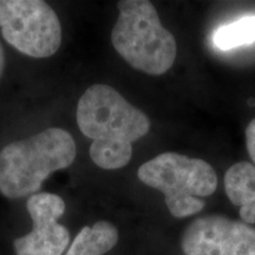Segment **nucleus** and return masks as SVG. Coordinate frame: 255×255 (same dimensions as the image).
I'll use <instances>...</instances> for the list:
<instances>
[{
	"label": "nucleus",
	"instance_id": "nucleus-12",
	"mask_svg": "<svg viewBox=\"0 0 255 255\" xmlns=\"http://www.w3.org/2000/svg\"><path fill=\"white\" fill-rule=\"evenodd\" d=\"M4 68H5V52H4V49H2V45L0 44V77H1Z\"/></svg>",
	"mask_w": 255,
	"mask_h": 255
},
{
	"label": "nucleus",
	"instance_id": "nucleus-7",
	"mask_svg": "<svg viewBox=\"0 0 255 255\" xmlns=\"http://www.w3.org/2000/svg\"><path fill=\"white\" fill-rule=\"evenodd\" d=\"M26 208L33 229L15 239V255H62L70 242L69 229L58 223L65 213L64 200L56 194L38 193L28 197Z\"/></svg>",
	"mask_w": 255,
	"mask_h": 255
},
{
	"label": "nucleus",
	"instance_id": "nucleus-5",
	"mask_svg": "<svg viewBox=\"0 0 255 255\" xmlns=\"http://www.w3.org/2000/svg\"><path fill=\"white\" fill-rule=\"evenodd\" d=\"M0 28L4 39L23 55L47 58L62 44V25L43 0H0Z\"/></svg>",
	"mask_w": 255,
	"mask_h": 255
},
{
	"label": "nucleus",
	"instance_id": "nucleus-11",
	"mask_svg": "<svg viewBox=\"0 0 255 255\" xmlns=\"http://www.w3.org/2000/svg\"><path fill=\"white\" fill-rule=\"evenodd\" d=\"M246 145L248 154L255 163V119H253L246 128Z\"/></svg>",
	"mask_w": 255,
	"mask_h": 255
},
{
	"label": "nucleus",
	"instance_id": "nucleus-4",
	"mask_svg": "<svg viewBox=\"0 0 255 255\" xmlns=\"http://www.w3.org/2000/svg\"><path fill=\"white\" fill-rule=\"evenodd\" d=\"M137 176L145 186L164 194L170 214L183 219L205 208L201 197L218 188V175L208 162L176 152H163L138 168Z\"/></svg>",
	"mask_w": 255,
	"mask_h": 255
},
{
	"label": "nucleus",
	"instance_id": "nucleus-1",
	"mask_svg": "<svg viewBox=\"0 0 255 255\" xmlns=\"http://www.w3.org/2000/svg\"><path fill=\"white\" fill-rule=\"evenodd\" d=\"M76 119L83 135L92 139L91 159L107 170L126 167L132 143L150 130L148 116L107 84L87 89L78 101Z\"/></svg>",
	"mask_w": 255,
	"mask_h": 255
},
{
	"label": "nucleus",
	"instance_id": "nucleus-6",
	"mask_svg": "<svg viewBox=\"0 0 255 255\" xmlns=\"http://www.w3.org/2000/svg\"><path fill=\"white\" fill-rule=\"evenodd\" d=\"M186 255H255V228L222 215L194 220L184 231Z\"/></svg>",
	"mask_w": 255,
	"mask_h": 255
},
{
	"label": "nucleus",
	"instance_id": "nucleus-8",
	"mask_svg": "<svg viewBox=\"0 0 255 255\" xmlns=\"http://www.w3.org/2000/svg\"><path fill=\"white\" fill-rule=\"evenodd\" d=\"M225 189L234 206L240 207V216L247 225H255V165L238 162L225 175Z\"/></svg>",
	"mask_w": 255,
	"mask_h": 255
},
{
	"label": "nucleus",
	"instance_id": "nucleus-10",
	"mask_svg": "<svg viewBox=\"0 0 255 255\" xmlns=\"http://www.w3.org/2000/svg\"><path fill=\"white\" fill-rule=\"evenodd\" d=\"M253 41H255V15L223 25L214 33V44L220 50H231Z\"/></svg>",
	"mask_w": 255,
	"mask_h": 255
},
{
	"label": "nucleus",
	"instance_id": "nucleus-3",
	"mask_svg": "<svg viewBox=\"0 0 255 255\" xmlns=\"http://www.w3.org/2000/svg\"><path fill=\"white\" fill-rule=\"evenodd\" d=\"M120 14L111 32L115 50L133 69L151 76L163 75L176 59L177 44L163 27L148 0L117 2Z\"/></svg>",
	"mask_w": 255,
	"mask_h": 255
},
{
	"label": "nucleus",
	"instance_id": "nucleus-2",
	"mask_svg": "<svg viewBox=\"0 0 255 255\" xmlns=\"http://www.w3.org/2000/svg\"><path fill=\"white\" fill-rule=\"evenodd\" d=\"M75 158L76 143L60 128L9 143L0 151V191L8 199L34 195L51 174Z\"/></svg>",
	"mask_w": 255,
	"mask_h": 255
},
{
	"label": "nucleus",
	"instance_id": "nucleus-9",
	"mask_svg": "<svg viewBox=\"0 0 255 255\" xmlns=\"http://www.w3.org/2000/svg\"><path fill=\"white\" fill-rule=\"evenodd\" d=\"M119 231L109 221L82 228L65 255H104L119 242Z\"/></svg>",
	"mask_w": 255,
	"mask_h": 255
}]
</instances>
